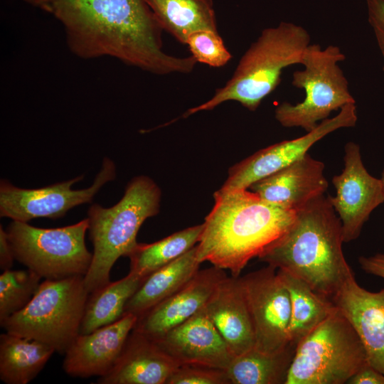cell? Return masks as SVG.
Wrapping results in <instances>:
<instances>
[{"label":"cell","mask_w":384,"mask_h":384,"mask_svg":"<svg viewBox=\"0 0 384 384\" xmlns=\"http://www.w3.org/2000/svg\"><path fill=\"white\" fill-rule=\"evenodd\" d=\"M331 300L358 334L368 363L384 374V287H362L350 268Z\"/></svg>","instance_id":"14"},{"label":"cell","mask_w":384,"mask_h":384,"mask_svg":"<svg viewBox=\"0 0 384 384\" xmlns=\"http://www.w3.org/2000/svg\"><path fill=\"white\" fill-rule=\"evenodd\" d=\"M197 63L213 68L225 65L232 58L218 31L202 30L191 33L186 41Z\"/></svg>","instance_id":"29"},{"label":"cell","mask_w":384,"mask_h":384,"mask_svg":"<svg viewBox=\"0 0 384 384\" xmlns=\"http://www.w3.org/2000/svg\"><path fill=\"white\" fill-rule=\"evenodd\" d=\"M277 272L290 297L289 338V342L297 346L337 307L330 298L317 293L301 279L282 270Z\"/></svg>","instance_id":"24"},{"label":"cell","mask_w":384,"mask_h":384,"mask_svg":"<svg viewBox=\"0 0 384 384\" xmlns=\"http://www.w3.org/2000/svg\"><path fill=\"white\" fill-rule=\"evenodd\" d=\"M310 35L302 26L282 21L262 31L240 59L231 78L215 90L213 97L188 110L183 117L211 110L227 101H236L255 111L279 85L284 68L302 64Z\"/></svg>","instance_id":"4"},{"label":"cell","mask_w":384,"mask_h":384,"mask_svg":"<svg viewBox=\"0 0 384 384\" xmlns=\"http://www.w3.org/2000/svg\"><path fill=\"white\" fill-rule=\"evenodd\" d=\"M214 205L205 218L196 245L198 261L239 277L293 223L297 211L270 203L248 189L213 194Z\"/></svg>","instance_id":"2"},{"label":"cell","mask_w":384,"mask_h":384,"mask_svg":"<svg viewBox=\"0 0 384 384\" xmlns=\"http://www.w3.org/2000/svg\"><path fill=\"white\" fill-rule=\"evenodd\" d=\"M347 384H384V374L367 363L349 379Z\"/></svg>","instance_id":"32"},{"label":"cell","mask_w":384,"mask_h":384,"mask_svg":"<svg viewBox=\"0 0 384 384\" xmlns=\"http://www.w3.org/2000/svg\"><path fill=\"white\" fill-rule=\"evenodd\" d=\"M15 260L6 230L0 225V268L5 271L11 270Z\"/></svg>","instance_id":"34"},{"label":"cell","mask_w":384,"mask_h":384,"mask_svg":"<svg viewBox=\"0 0 384 384\" xmlns=\"http://www.w3.org/2000/svg\"><path fill=\"white\" fill-rule=\"evenodd\" d=\"M161 198L156 183L139 175L129 181L123 196L113 206L105 208L97 203L90 206L87 218L93 253L84 276L89 294L110 282L114 264L120 257H127L136 246L142 225L159 213Z\"/></svg>","instance_id":"5"},{"label":"cell","mask_w":384,"mask_h":384,"mask_svg":"<svg viewBox=\"0 0 384 384\" xmlns=\"http://www.w3.org/2000/svg\"><path fill=\"white\" fill-rule=\"evenodd\" d=\"M357 119L356 103L343 106L335 117L321 121L304 136L262 149L235 164L229 169L220 190L248 189L255 182L304 156L316 142L329 134L341 128L353 127Z\"/></svg>","instance_id":"12"},{"label":"cell","mask_w":384,"mask_h":384,"mask_svg":"<svg viewBox=\"0 0 384 384\" xmlns=\"http://www.w3.org/2000/svg\"><path fill=\"white\" fill-rule=\"evenodd\" d=\"M345 59L336 46L323 49L319 44H309L302 62L304 69L294 72L292 81L293 86L304 90L305 97L295 105L287 102L278 105L274 110L277 122L284 127H301L309 132L333 111L356 103L338 65Z\"/></svg>","instance_id":"8"},{"label":"cell","mask_w":384,"mask_h":384,"mask_svg":"<svg viewBox=\"0 0 384 384\" xmlns=\"http://www.w3.org/2000/svg\"><path fill=\"white\" fill-rule=\"evenodd\" d=\"M240 279L253 324L255 348L268 353L283 351L291 343V302L277 269L267 265Z\"/></svg>","instance_id":"11"},{"label":"cell","mask_w":384,"mask_h":384,"mask_svg":"<svg viewBox=\"0 0 384 384\" xmlns=\"http://www.w3.org/2000/svg\"><path fill=\"white\" fill-rule=\"evenodd\" d=\"M144 279L129 272L90 293L85 304L80 334H89L121 319L124 307Z\"/></svg>","instance_id":"25"},{"label":"cell","mask_w":384,"mask_h":384,"mask_svg":"<svg viewBox=\"0 0 384 384\" xmlns=\"http://www.w3.org/2000/svg\"><path fill=\"white\" fill-rule=\"evenodd\" d=\"M361 268L367 274L384 279V254L377 253L358 258Z\"/></svg>","instance_id":"33"},{"label":"cell","mask_w":384,"mask_h":384,"mask_svg":"<svg viewBox=\"0 0 384 384\" xmlns=\"http://www.w3.org/2000/svg\"><path fill=\"white\" fill-rule=\"evenodd\" d=\"M55 351L42 342L9 333L0 335V379L6 384H27Z\"/></svg>","instance_id":"23"},{"label":"cell","mask_w":384,"mask_h":384,"mask_svg":"<svg viewBox=\"0 0 384 384\" xmlns=\"http://www.w3.org/2000/svg\"><path fill=\"white\" fill-rule=\"evenodd\" d=\"M343 242L340 218L323 195L297 210L290 227L257 257L331 299L351 268Z\"/></svg>","instance_id":"3"},{"label":"cell","mask_w":384,"mask_h":384,"mask_svg":"<svg viewBox=\"0 0 384 384\" xmlns=\"http://www.w3.org/2000/svg\"><path fill=\"white\" fill-rule=\"evenodd\" d=\"M181 365L154 341L132 330L113 368L100 384H166Z\"/></svg>","instance_id":"19"},{"label":"cell","mask_w":384,"mask_h":384,"mask_svg":"<svg viewBox=\"0 0 384 384\" xmlns=\"http://www.w3.org/2000/svg\"><path fill=\"white\" fill-rule=\"evenodd\" d=\"M344 152V168L332 178L336 194L328 198L341 222L343 242H349L359 237L371 213L384 202V188L380 178L368 172L357 144L348 142Z\"/></svg>","instance_id":"13"},{"label":"cell","mask_w":384,"mask_h":384,"mask_svg":"<svg viewBox=\"0 0 384 384\" xmlns=\"http://www.w3.org/2000/svg\"><path fill=\"white\" fill-rule=\"evenodd\" d=\"M324 164L308 153L283 169L255 182L249 188L262 200L298 210L324 195L328 181Z\"/></svg>","instance_id":"18"},{"label":"cell","mask_w":384,"mask_h":384,"mask_svg":"<svg viewBox=\"0 0 384 384\" xmlns=\"http://www.w3.org/2000/svg\"><path fill=\"white\" fill-rule=\"evenodd\" d=\"M88 218L56 228L13 220L6 231L14 258L44 279L85 276L92 254L85 245Z\"/></svg>","instance_id":"9"},{"label":"cell","mask_w":384,"mask_h":384,"mask_svg":"<svg viewBox=\"0 0 384 384\" xmlns=\"http://www.w3.org/2000/svg\"><path fill=\"white\" fill-rule=\"evenodd\" d=\"M41 279L28 269L3 271L0 275V322L27 306L38 289Z\"/></svg>","instance_id":"28"},{"label":"cell","mask_w":384,"mask_h":384,"mask_svg":"<svg viewBox=\"0 0 384 384\" xmlns=\"http://www.w3.org/2000/svg\"><path fill=\"white\" fill-rule=\"evenodd\" d=\"M163 31L179 43L202 30L218 31L213 0H145Z\"/></svg>","instance_id":"22"},{"label":"cell","mask_w":384,"mask_h":384,"mask_svg":"<svg viewBox=\"0 0 384 384\" xmlns=\"http://www.w3.org/2000/svg\"><path fill=\"white\" fill-rule=\"evenodd\" d=\"M116 175L114 163L105 157L92 184L83 189L73 190L72 186L83 179L84 175L31 189L18 188L9 181L1 179L0 216L25 223L38 218H61L73 208L91 203L102 187L114 180Z\"/></svg>","instance_id":"10"},{"label":"cell","mask_w":384,"mask_h":384,"mask_svg":"<svg viewBox=\"0 0 384 384\" xmlns=\"http://www.w3.org/2000/svg\"><path fill=\"white\" fill-rule=\"evenodd\" d=\"M381 181H382V183H383V188H384V169L382 171V174H381V178H380Z\"/></svg>","instance_id":"35"},{"label":"cell","mask_w":384,"mask_h":384,"mask_svg":"<svg viewBox=\"0 0 384 384\" xmlns=\"http://www.w3.org/2000/svg\"><path fill=\"white\" fill-rule=\"evenodd\" d=\"M166 384H231L225 370L199 366H180Z\"/></svg>","instance_id":"30"},{"label":"cell","mask_w":384,"mask_h":384,"mask_svg":"<svg viewBox=\"0 0 384 384\" xmlns=\"http://www.w3.org/2000/svg\"><path fill=\"white\" fill-rule=\"evenodd\" d=\"M296 346L275 353L253 348L233 357L225 370L231 384H285Z\"/></svg>","instance_id":"26"},{"label":"cell","mask_w":384,"mask_h":384,"mask_svg":"<svg viewBox=\"0 0 384 384\" xmlns=\"http://www.w3.org/2000/svg\"><path fill=\"white\" fill-rule=\"evenodd\" d=\"M203 223L176 232L152 243H138L127 256L130 273L145 279L153 272L174 261L196 246Z\"/></svg>","instance_id":"27"},{"label":"cell","mask_w":384,"mask_h":384,"mask_svg":"<svg viewBox=\"0 0 384 384\" xmlns=\"http://www.w3.org/2000/svg\"><path fill=\"white\" fill-rule=\"evenodd\" d=\"M154 341L181 366L226 370L233 358L205 306Z\"/></svg>","instance_id":"16"},{"label":"cell","mask_w":384,"mask_h":384,"mask_svg":"<svg viewBox=\"0 0 384 384\" xmlns=\"http://www.w3.org/2000/svg\"><path fill=\"white\" fill-rule=\"evenodd\" d=\"M88 295L84 276L44 279L27 306L0 324L7 333L42 342L64 354L80 334Z\"/></svg>","instance_id":"6"},{"label":"cell","mask_w":384,"mask_h":384,"mask_svg":"<svg viewBox=\"0 0 384 384\" xmlns=\"http://www.w3.org/2000/svg\"><path fill=\"white\" fill-rule=\"evenodd\" d=\"M368 363L353 326L338 309L297 344L285 384H344Z\"/></svg>","instance_id":"7"},{"label":"cell","mask_w":384,"mask_h":384,"mask_svg":"<svg viewBox=\"0 0 384 384\" xmlns=\"http://www.w3.org/2000/svg\"><path fill=\"white\" fill-rule=\"evenodd\" d=\"M138 316L126 314L115 322L79 334L65 351V372L78 378L103 376L117 361Z\"/></svg>","instance_id":"17"},{"label":"cell","mask_w":384,"mask_h":384,"mask_svg":"<svg viewBox=\"0 0 384 384\" xmlns=\"http://www.w3.org/2000/svg\"><path fill=\"white\" fill-rule=\"evenodd\" d=\"M228 275L214 266L198 272L181 289L138 317L133 330L156 341L207 304Z\"/></svg>","instance_id":"15"},{"label":"cell","mask_w":384,"mask_h":384,"mask_svg":"<svg viewBox=\"0 0 384 384\" xmlns=\"http://www.w3.org/2000/svg\"><path fill=\"white\" fill-rule=\"evenodd\" d=\"M62 25L77 57H112L154 75L190 73L192 56L164 50L163 30L145 0H23Z\"/></svg>","instance_id":"1"},{"label":"cell","mask_w":384,"mask_h":384,"mask_svg":"<svg viewBox=\"0 0 384 384\" xmlns=\"http://www.w3.org/2000/svg\"><path fill=\"white\" fill-rule=\"evenodd\" d=\"M205 309L233 357L255 348L253 324L240 276L225 277Z\"/></svg>","instance_id":"20"},{"label":"cell","mask_w":384,"mask_h":384,"mask_svg":"<svg viewBox=\"0 0 384 384\" xmlns=\"http://www.w3.org/2000/svg\"><path fill=\"white\" fill-rule=\"evenodd\" d=\"M196 245L174 261L148 275L127 302L124 314L140 316L168 298L198 272Z\"/></svg>","instance_id":"21"},{"label":"cell","mask_w":384,"mask_h":384,"mask_svg":"<svg viewBox=\"0 0 384 384\" xmlns=\"http://www.w3.org/2000/svg\"><path fill=\"white\" fill-rule=\"evenodd\" d=\"M366 5L368 20L383 56L384 70V0H366Z\"/></svg>","instance_id":"31"}]
</instances>
